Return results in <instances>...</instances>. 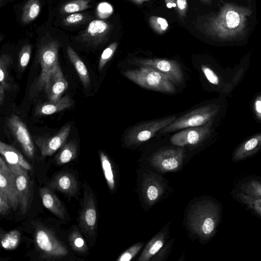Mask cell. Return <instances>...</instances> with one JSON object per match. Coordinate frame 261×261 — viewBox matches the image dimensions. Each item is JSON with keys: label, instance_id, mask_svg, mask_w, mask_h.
I'll use <instances>...</instances> for the list:
<instances>
[{"label": "cell", "instance_id": "obj_1", "mask_svg": "<svg viewBox=\"0 0 261 261\" xmlns=\"http://www.w3.org/2000/svg\"><path fill=\"white\" fill-rule=\"evenodd\" d=\"M252 12L249 7L226 3L217 14L205 20L202 29L206 34L216 39L237 40L246 34L248 18Z\"/></svg>", "mask_w": 261, "mask_h": 261}, {"label": "cell", "instance_id": "obj_2", "mask_svg": "<svg viewBox=\"0 0 261 261\" xmlns=\"http://www.w3.org/2000/svg\"><path fill=\"white\" fill-rule=\"evenodd\" d=\"M222 213L221 203L214 200H204L197 206L195 228L203 239H210L216 233L221 221Z\"/></svg>", "mask_w": 261, "mask_h": 261}, {"label": "cell", "instance_id": "obj_3", "mask_svg": "<svg viewBox=\"0 0 261 261\" xmlns=\"http://www.w3.org/2000/svg\"><path fill=\"white\" fill-rule=\"evenodd\" d=\"M129 80L145 89L164 93H173L175 89L169 77L150 67H139L124 72Z\"/></svg>", "mask_w": 261, "mask_h": 261}, {"label": "cell", "instance_id": "obj_4", "mask_svg": "<svg viewBox=\"0 0 261 261\" xmlns=\"http://www.w3.org/2000/svg\"><path fill=\"white\" fill-rule=\"evenodd\" d=\"M220 108L216 104H209L193 110L176 119L160 130L167 133L189 127L211 126Z\"/></svg>", "mask_w": 261, "mask_h": 261}, {"label": "cell", "instance_id": "obj_5", "mask_svg": "<svg viewBox=\"0 0 261 261\" xmlns=\"http://www.w3.org/2000/svg\"><path fill=\"white\" fill-rule=\"evenodd\" d=\"M34 238L36 248L41 257L53 259L63 257L67 255V248L49 229L41 225H37Z\"/></svg>", "mask_w": 261, "mask_h": 261}, {"label": "cell", "instance_id": "obj_6", "mask_svg": "<svg viewBox=\"0 0 261 261\" xmlns=\"http://www.w3.org/2000/svg\"><path fill=\"white\" fill-rule=\"evenodd\" d=\"M176 119L175 116H172L136 125L127 132L125 141L129 145L146 141Z\"/></svg>", "mask_w": 261, "mask_h": 261}, {"label": "cell", "instance_id": "obj_7", "mask_svg": "<svg viewBox=\"0 0 261 261\" xmlns=\"http://www.w3.org/2000/svg\"><path fill=\"white\" fill-rule=\"evenodd\" d=\"M59 43L56 41H50L41 46L39 50L38 59L41 65V73L35 86L36 92L42 90L50 72L58 62Z\"/></svg>", "mask_w": 261, "mask_h": 261}, {"label": "cell", "instance_id": "obj_8", "mask_svg": "<svg viewBox=\"0 0 261 261\" xmlns=\"http://www.w3.org/2000/svg\"><path fill=\"white\" fill-rule=\"evenodd\" d=\"M128 62L139 67H152L165 74L176 84H180L183 81L182 70L175 61L159 58H132L128 60Z\"/></svg>", "mask_w": 261, "mask_h": 261}, {"label": "cell", "instance_id": "obj_9", "mask_svg": "<svg viewBox=\"0 0 261 261\" xmlns=\"http://www.w3.org/2000/svg\"><path fill=\"white\" fill-rule=\"evenodd\" d=\"M97 208L94 196L89 191L85 190L82 208L79 216V226L85 234H95L97 227Z\"/></svg>", "mask_w": 261, "mask_h": 261}, {"label": "cell", "instance_id": "obj_10", "mask_svg": "<svg viewBox=\"0 0 261 261\" xmlns=\"http://www.w3.org/2000/svg\"><path fill=\"white\" fill-rule=\"evenodd\" d=\"M8 125L21 147L25 155L33 160L35 147L30 134L24 122L17 115L12 114L7 120Z\"/></svg>", "mask_w": 261, "mask_h": 261}, {"label": "cell", "instance_id": "obj_11", "mask_svg": "<svg viewBox=\"0 0 261 261\" xmlns=\"http://www.w3.org/2000/svg\"><path fill=\"white\" fill-rule=\"evenodd\" d=\"M15 179L20 214H25L30 207L31 185L27 170L19 165L8 164Z\"/></svg>", "mask_w": 261, "mask_h": 261}, {"label": "cell", "instance_id": "obj_12", "mask_svg": "<svg viewBox=\"0 0 261 261\" xmlns=\"http://www.w3.org/2000/svg\"><path fill=\"white\" fill-rule=\"evenodd\" d=\"M71 130L70 124L64 125L56 135L50 137H35L34 140L43 157L51 155L62 147Z\"/></svg>", "mask_w": 261, "mask_h": 261}, {"label": "cell", "instance_id": "obj_13", "mask_svg": "<svg viewBox=\"0 0 261 261\" xmlns=\"http://www.w3.org/2000/svg\"><path fill=\"white\" fill-rule=\"evenodd\" d=\"M0 190L7 196L11 208L16 210L19 206V199L14 175L8 164L0 158Z\"/></svg>", "mask_w": 261, "mask_h": 261}, {"label": "cell", "instance_id": "obj_14", "mask_svg": "<svg viewBox=\"0 0 261 261\" xmlns=\"http://www.w3.org/2000/svg\"><path fill=\"white\" fill-rule=\"evenodd\" d=\"M211 134V126L189 127L174 134L170 141L173 144L179 146L194 145L203 141Z\"/></svg>", "mask_w": 261, "mask_h": 261}, {"label": "cell", "instance_id": "obj_15", "mask_svg": "<svg viewBox=\"0 0 261 261\" xmlns=\"http://www.w3.org/2000/svg\"><path fill=\"white\" fill-rule=\"evenodd\" d=\"M68 87V82L58 64L49 74L44 85L47 98L49 101L59 99Z\"/></svg>", "mask_w": 261, "mask_h": 261}, {"label": "cell", "instance_id": "obj_16", "mask_svg": "<svg viewBox=\"0 0 261 261\" xmlns=\"http://www.w3.org/2000/svg\"><path fill=\"white\" fill-rule=\"evenodd\" d=\"M111 29L108 22L99 19L94 20L89 23L80 38L88 44L97 45L107 40Z\"/></svg>", "mask_w": 261, "mask_h": 261}, {"label": "cell", "instance_id": "obj_17", "mask_svg": "<svg viewBox=\"0 0 261 261\" xmlns=\"http://www.w3.org/2000/svg\"><path fill=\"white\" fill-rule=\"evenodd\" d=\"M261 150V133L246 140L234 150L231 160L237 163L249 158Z\"/></svg>", "mask_w": 261, "mask_h": 261}, {"label": "cell", "instance_id": "obj_18", "mask_svg": "<svg viewBox=\"0 0 261 261\" xmlns=\"http://www.w3.org/2000/svg\"><path fill=\"white\" fill-rule=\"evenodd\" d=\"M51 189L57 190L69 196L74 195L77 190V183L75 176L66 172H60L48 184Z\"/></svg>", "mask_w": 261, "mask_h": 261}, {"label": "cell", "instance_id": "obj_19", "mask_svg": "<svg viewBox=\"0 0 261 261\" xmlns=\"http://www.w3.org/2000/svg\"><path fill=\"white\" fill-rule=\"evenodd\" d=\"M183 149H168L157 152L153 157L154 163L165 170H173L179 165Z\"/></svg>", "mask_w": 261, "mask_h": 261}, {"label": "cell", "instance_id": "obj_20", "mask_svg": "<svg viewBox=\"0 0 261 261\" xmlns=\"http://www.w3.org/2000/svg\"><path fill=\"white\" fill-rule=\"evenodd\" d=\"M39 194L43 205L61 219L65 218L64 206L56 194L48 187L39 189Z\"/></svg>", "mask_w": 261, "mask_h": 261}, {"label": "cell", "instance_id": "obj_21", "mask_svg": "<svg viewBox=\"0 0 261 261\" xmlns=\"http://www.w3.org/2000/svg\"><path fill=\"white\" fill-rule=\"evenodd\" d=\"M233 190L246 195L261 198V177L250 175L240 179Z\"/></svg>", "mask_w": 261, "mask_h": 261}, {"label": "cell", "instance_id": "obj_22", "mask_svg": "<svg viewBox=\"0 0 261 261\" xmlns=\"http://www.w3.org/2000/svg\"><path fill=\"white\" fill-rule=\"evenodd\" d=\"M12 59L9 55L4 54L0 58V105H2L7 91L12 88L10 68Z\"/></svg>", "mask_w": 261, "mask_h": 261}, {"label": "cell", "instance_id": "obj_23", "mask_svg": "<svg viewBox=\"0 0 261 261\" xmlns=\"http://www.w3.org/2000/svg\"><path fill=\"white\" fill-rule=\"evenodd\" d=\"M0 153L8 164L19 165L28 171L32 170V167L25 160L22 154L13 146L2 141L0 142Z\"/></svg>", "mask_w": 261, "mask_h": 261}, {"label": "cell", "instance_id": "obj_24", "mask_svg": "<svg viewBox=\"0 0 261 261\" xmlns=\"http://www.w3.org/2000/svg\"><path fill=\"white\" fill-rule=\"evenodd\" d=\"M72 105L71 98L66 95L56 101H49L39 105L35 113L38 116L50 115L69 108Z\"/></svg>", "mask_w": 261, "mask_h": 261}, {"label": "cell", "instance_id": "obj_25", "mask_svg": "<svg viewBox=\"0 0 261 261\" xmlns=\"http://www.w3.org/2000/svg\"><path fill=\"white\" fill-rule=\"evenodd\" d=\"M230 193L234 200L244 205L252 214L261 218V198L246 195L232 189Z\"/></svg>", "mask_w": 261, "mask_h": 261}, {"label": "cell", "instance_id": "obj_26", "mask_svg": "<svg viewBox=\"0 0 261 261\" xmlns=\"http://www.w3.org/2000/svg\"><path fill=\"white\" fill-rule=\"evenodd\" d=\"M67 53L83 86L87 88L90 84V80L89 72L86 65L74 50L69 46H67Z\"/></svg>", "mask_w": 261, "mask_h": 261}, {"label": "cell", "instance_id": "obj_27", "mask_svg": "<svg viewBox=\"0 0 261 261\" xmlns=\"http://www.w3.org/2000/svg\"><path fill=\"white\" fill-rule=\"evenodd\" d=\"M77 155V147L75 143L71 141L62 146L56 158L57 164L62 165L75 159Z\"/></svg>", "mask_w": 261, "mask_h": 261}, {"label": "cell", "instance_id": "obj_28", "mask_svg": "<svg viewBox=\"0 0 261 261\" xmlns=\"http://www.w3.org/2000/svg\"><path fill=\"white\" fill-rule=\"evenodd\" d=\"M40 11V4L39 0H28L22 9L21 20L27 24L35 19Z\"/></svg>", "mask_w": 261, "mask_h": 261}, {"label": "cell", "instance_id": "obj_29", "mask_svg": "<svg viewBox=\"0 0 261 261\" xmlns=\"http://www.w3.org/2000/svg\"><path fill=\"white\" fill-rule=\"evenodd\" d=\"M21 239L20 232L16 230H12L1 236L2 247L6 250H13L18 245Z\"/></svg>", "mask_w": 261, "mask_h": 261}, {"label": "cell", "instance_id": "obj_30", "mask_svg": "<svg viewBox=\"0 0 261 261\" xmlns=\"http://www.w3.org/2000/svg\"><path fill=\"white\" fill-rule=\"evenodd\" d=\"M100 160L103 174L110 189L115 188V179L111 163L108 156L102 151L99 153Z\"/></svg>", "mask_w": 261, "mask_h": 261}, {"label": "cell", "instance_id": "obj_31", "mask_svg": "<svg viewBox=\"0 0 261 261\" xmlns=\"http://www.w3.org/2000/svg\"><path fill=\"white\" fill-rule=\"evenodd\" d=\"M69 242L72 248L76 252L84 253L87 251V245L77 229L73 230L68 237Z\"/></svg>", "mask_w": 261, "mask_h": 261}, {"label": "cell", "instance_id": "obj_32", "mask_svg": "<svg viewBox=\"0 0 261 261\" xmlns=\"http://www.w3.org/2000/svg\"><path fill=\"white\" fill-rule=\"evenodd\" d=\"M89 0H74L63 6L62 10L66 13H74L84 11L89 7Z\"/></svg>", "mask_w": 261, "mask_h": 261}, {"label": "cell", "instance_id": "obj_33", "mask_svg": "<svg viewBox=\"0 0 261 261\" xmlns=\"http://www.w3.org/2000/svg\"><path fill=\"white\" fill-rule=\"evenodd\" d=\"M164 240L161 237L155 238L151 241L144 250L140 260H147L156 253L163 245Z\"/></svg>", "mask_w": 261, "mask_h": 261}, {"label": "cell", "instance_id": "obj_34", "mask_svg": "<svg viewBox=\"0 0 261 261\" xmlns=\"http://www.w3.org/2000/svg\"><path fill=\"white\" fill-rule=\"evenodd\" d=\"M149 23L151 28L159 34L165 33L169 28L167 20L157 16H151L149 18Z\"/></svg>", "mask_w": 261, "mask_h": 261}, {"label": "cell", "instance_id": "obj_35", "mask_svg": "<svg viewBox=\"0 0 261 261\" xmlns=\"http://www.w3.org/2000/svg\"><path fill=\"white\" fill-rule=\"evenodd\" d=\"M117 46V43L114 42L103 50L100 57L98 63V68L100 70L103 68L106 64L112 58L116 51Z\"/></svg>", "mask_w": 261, "mask_h": 261}, {"label": "cell", "instance_id": "obj_36", "mask_svg": "<svg viewBox=\"0 0 261 261\" xmlns=\"http://www.w3.org/2000/svg\"><path fill=\"white\" fill-rule=\"evenodd\" d=\"M32 47L30 44L24 45L21 48L18 58L19 67L24 70L27 66L31 57Z\"/></svg>", "mask_w": 261, "mask_h": 261}, {"label": "cell", "instance_id": "obj_37", "mask_svg": "<svg viewBox=\"0 0 261 261\" xmlns=\"http://www.w3.org/2000/svg\"><path fill=\"white\" fill-rule=\"evenodd\" d=\"M201 69L205 77L210 83L214 85L220 84V80L219 77L212 68L205 65H202Z\"/></svg>", "mask_w": 261, "mask_h": 261}, {"label": "cell", "instance_id": "obj_38", "mask_svg": "<svg viewBox=\"0 0 261 261\" xmlns=\"http://www.w3.org/2000/svg\"><path fill=\"white\" fill-rule=\"evenodd\" d=\"M113 12L112 6L106 2L100 3L97 7V15L101 18L108 17L112 14Z\"/></svg>", "mask_w": 261, "mask_h": 261}, {"label": "cell", "instance_id": "obj_39", "mask_svg": "<svg viewBox=\"0 0 261 261\" xmlns=\"http://www.w3.org/2000/svg\"><path fill=\"white\" fill-rule=\"evenodd\" d=\"M141 244H136L121 254L117 259L119 261L130 260L142 247Z\"/></svg>", "mask_w": 261, "mask_h": 261}, {"label": "cell", "instance_id": "obj_40", "mask_svg": "<svg viewBox=\"0 0 261 261\" xmlns=\"http://www.w3.org/2000/svg\"><path fill=\"white\" fill-rule=\"evenodd\" d=\"M11 208L9 200L6 194L0 190V213L2 215H6Z\"/></svg>", "mask_w": 261, "mask_h": 261}, {"label": "cell", "instance_id": "obj_41", "mask_svg": "<svg viewBox=\"0 0 261 261\" xmlns=\"http://www.w3.org/2000/svg\"><path fill=\"white\" fill-rule=\"evenodd\" d=\"M175 1L176 5V9L179 17L181 20L183 21L187 15L188 8L187 0H175Z\"/></svg>", "mask_w": 261, "mask_h": 261}, {"label": "cell", "instance_id": "obj_42", "mask_svg": "<svg viewBox=\"0 0 261 261\" xmlns=\"http://www.w3.org/2000/svg\"><path fill=\"white\" fill-rule=\"evenodd\" d=\"M83 14L80 13H71L67 16L63 20L65 23L68 24H72L79 23L82 21L84 19Z\"/></svg>", "mask_w": 261, "mask_h": 261}, {"label": "cell", "instance_id": "obj_43", "mask_svg": "<svg viewBox=\"0 0 261 261\" xmlns=\"http://www.w3.org/2000/svg\"><path fill=\"white\" fill-rule=\"evenodd\" d=\"M148 198L151 201L155 200L159 196V191L156 187L153 185H150L147 190Z\"/></svg>", "mask_w": 261, "mask_h": 261}, {"label": "cell", "instance_id": "obj_44", "mask_svg": "<svg viewBox=\"0 0 261 261\" xmlns=\"http://www.w3.org/2000/svg\"><path fill=\"white\" fill-rule=\"evenodd\" d=\"M254 108L257 116L261 118V96L258 97L255 100Z\"/></svg>", "mask_w": 261, "mask_h": 261}, {"label": "cell", "instance_id": "obj_45", "mask_svg": "<svg viewBox=\"0 0 261 261\" xmlns=\"http://www.w3.org/2000/svg\"><path fill=\"white\" fill-rule=\"evenodd\" d=\"M165 2L168 8L175 7L176 8V5L175 0H165Z\"/></svg>", "mask_w": 261, "mask_h": 261}, {"label": "cell", "instance_id": "obj_46", "mask_svg": "<svg viewBox=\"0 0 261 261\" xmlns=\"http://www.w3.org/2000/svg\"><path fill=\"white\" fill-rule=\"evenodd\" d=\"M131 1L133 2L134 3L137 5H141L143 3L145 2L148 1L149 0H130Z\"/></svg>", "mask_w": 261, "mask_h": 261}, {"label": "cell", "instance_id": "obj_47", "mask_svg": "<svg viewBox=\"0 0 261 261\" xmlns=\"http://www.w3.org/2000/svg\"><path fill=\"white\" fill-rule=\"evenodd\" d=\"M201 1H203L204 2H210L212 0H201Z\"/></svg>", "mask_w": 261, "mask_h": 261}, {"label": "cell", "instance_id": "obj_48", "mask_svg": "<svg viewBox=\"0 0 261 261\" xmlns=\"http://www.w3.org/2000/svg\"><path fill=\"white\" fill-rule=\"evenodd\" d=\"M3 1V0H1V3H2V1Z\"/></svg>", "mask_w": 261, "mask_h": 261}]
</instances>
